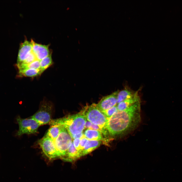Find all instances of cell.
Segmentation results:
<instances>
[{"label": "cell", "mask_w": 182, "mask_h": 182, "mask_svg": "<svg viewBox=\"0 0 182 182\" xmlns=\"http://www.w3.org/2000/svg\"><path fill=\"white\" fill-rule=\"evenodd\" d=\"M118 111L117 105L102 112L108 118H109Z\"/></svg>", "instance_id": "20"}, {"label": "cell", "mask_w": 182, "mask_h": 182, "mask_svg": "<svg viewBox=\"0 0 182 182\" xmlns=\"http://www.w3.org/2000/svg\"><path fill=\"white\" fill-rule=\"evenodd\" d=\"M88 105H86L78 113L62 118L52 120L49 123L51 125H59L63 126L71 136L83 132L85 128L87 120L85 113Z\"/></svg>", "instance_id": "2"}, {"label": "cell", "mask_w": 182, "mask_h": 182, "mask_svg": "<svg viewBox=\"0 0 182 182\" xmlns=\"http://www.w3.org/2000/svg\"><path fill=\"white\" fill-rule=\"evenodd\" d=\"M102 141L87 140L85 145L82 152V155L87 154L98 147L101 144Z\"/></svg>", "instance_id": "14"}, {"label": "cell", "mask_w": 182, "mask_h": 182, "mask_svg": "<svg viewBox=\"0 0 182 182\" xmlns=\"http://www.w3.org/2000/svg\"><path fill=\"white\" fill-rule=\"evenodd\" d=\"M85 115L87 121L101 129L107 130L106 125L109 118L98 109L97 104L93 103L88 105Z\"/></svg>", "instance_id": "3"}, {"label": "cell", "mask_w": 182, "mask_h": 182, "mask_svg": "<svg viewBox=\"0 0 182 182\" xmlns=\"http://www.w3.org/2000/svg\"><path fill=\"white\" fill-rule=\"evenodd\" d=\"M32 52V44L31 42L25 40L20 44L18 50L17 64L22 63Z\"/></svg>", "instance_id": "9"}, {"label": "cell", "mask_w": 182, "mask_h": 182, "mask_svg": "<svg viewBox=\"0 0 182 182\" xmlns=\"http://www.w3.org/2000/svg\"><path fill=\"white\" fill-rule=\"evenodd\" d=\"M85 128L98 130L105 137H109L110 135L107 130L100 128L98 126L94 124L87 121L85 126Z\"/></svg>", "instance_id": "19"}, {"label": "cell", "mask_w": 182, "mask_h": 182, "mask_svg": "<svg viewBox=\"0 0 182 182\" xmlns=\"http://www.w3.org/2000/svg\"><path fill=\"white\" fill-rule=\"evenodd\" d=\"M84 136L83 132L77 134L73 136L72 138L73 139H81Z\"/></svg>", "instance_id": "23"}, {"label": "cell", "mask_w": 182, "mask_h": 182, "mask_svg": "<svg viewBox=\"0 0 182 182\" xmlns=\"http://www.w3.org/2000/svg\"><path fill=\"white\" fill-rule=\"evenodd\" d=\"M138 92H134L126 88L119 91L117 97V104L133 97Z\"/></svg>", "instance_id": "13"}, {"label": "cell", "mask_w": 182, "mask_h": 182, "mask_svg": "<svg viewBox=\"0 0 182 182\" xmlns=\"http://www.w3.org/2000/svg\"><path fill=\"white\" fill-rule=\"evenodd\" d=\"M51 126V127L48 130L45 136L54 140L59 135L61 132L62 125H54Z\"/></svg>", "instance_id": "15"}, {"label": "cell", "mask_w": 182, "mask_h": 182, "mask_svg": "<svg viewBox=\"0 0 182 182\" xmlns=\"http://www.w3.org/2000/svg\"><path fill=\"white\" fill-rule=\"evenodd\" d=\"M32 51L37 60L40 61L49 55L50 54L49 45L42 44L36 43L33 40Z\"/></svg>", "instance_id": "10"}, {"label": "cell", "mask_w": 182, "mask_h": 182, "mask_svg": "<svg viewBox=\"0 0 182 182\" xmlns=\"http://www.w3.org/2000/svg\"><path fill=\"white\" fill-rule=\"evenodd\" d=\"M83 134L88 140L106 141L103 135L98 130L87 129L83 133Z\"/></svg>", "instance_id": "12"}, {"label": "cell", "mask_w": 182, "mask_h": 182, "mask_svg": "<svg viewBox=\"0 0 182 182\" xmlns=\"http://www.w3.org/2000/svg\"><path fill=\"white\" fill-rule=\"evenodd\" d=\"M38 143L45 155L50 159L59 157L54 141L45 136L39 140Z\"/></svg>", "instance_id": "7"}, {"label": "cell", "mask_w": 182, "mask_h": 182, "mask_svg": "<svg viewBox=\"0 0 182 182\" xmlns=\"http://www.w3.org/2000/svg\"><path fill=\"white\" fill-rule=\"evenodd\" d=\"M19 70L27 69H39L40 61L38 60L28 64H21L17 65Z\"/></svg>", "instance_id": "17"}, {"label": "cell", "mask_w": 182, "mask_h": 182, "mask_svg": "<svg viewBox=\"0 0 182 182\" xmlns=\"http://www.w3.org/2000/svg\"><path fill=\"white\" fill-rule=\"evenodd\" d=\"M53 61L51 55L46 57L40 61V70L42 73L52 64Z\"/></svg>", "instance_id": "18"}, {"label": "cell", "mask_w": 182, "mask_h": 182, "mask_svg": "<svg viewBox=\"0 0 182 182\" xmlns=\"http://www.w3.org/2000/svg\"><path fill=\"white\" fill-rule=\"evenodd\" d=\"M139 103H140V99L138 93L133 97L117 104L118 111H121L125 110Z\"/></svg>", "instance_id": "11"}, {"label": "cell", "mask_w": 182, "mask_h": 182, "mask_svg": "<svg viewBox=\"0 0 182 182\" xmlns=\"http://www.w3.org/2000/svg\"><path fill=\"white\" fill-rule=\"evenodd\" d=\"M53 107L48 102H44L39 109L31 117L34 119L40 125L49 123L51 119Z\"/></svg>", "instance_id": "5"}, {"label": "cell", "mask_w": 182, "mask_h": 182, "mask_svg": "<svg viewBox=\"0 0 182 182\" xmlns=\"http://www.w3.org/2000/svg\"><path fill=\"white\" fill-rule=\"evenodd\" d=\"M73 139L66 129L62 125L59 135L54 141L59 157L62 158L71 144Z\"/></svg>", "instance_id": "4"}, {"label": "cell", "mask_w": 182, "mask_h": 182, "mask_svg": "<svg viewBox=\"0 0 182 182\" xmlns=\"http://www.w3.org/2000/svg\"><path fill=\"white\" fill-rule=\"evenodd\" d=\"M19 73L21 76L32 77L37 76L42 73L39 69H31L19 70Z\"/></svg>", "instance_id": "16"}, {"label": "cell", "mask_w": 182, "mask_h": 182, "mask_svg": "<svg viewBox=\"0 0 182 182\" xmlns=\"http://www.w3.org/2000/svg\"><path fill=\"white\" fill-rule=\"evenodd\" d=\"M141 120L140 103L125 110L118 111L109 118L106 129L111 137L124 135L137 127Z\"/></svg>", "instance_id": "1"}, {"label": "cell", "mask_w": 182, "mask_h": 182, "mask_svg": "<svg viewBox=\"0 0 182 182\" xmlns=\"http://www.w3.org/2000/svg\"><path fill=\"white\" fill-rule=\"evenodd\" d=\"M19 126L17 134L20 136L24 134H31L37 133L40 125L34 119H22L18 117L16 119Z\"/></svg>", "instance_id": "6"}, {"label": "cell", "mask_w": 182, "mask_h": 182, "mask_svg": "<svg viewBox=\"0 0 182 182\" xmlns=\"http://www.w3.org/2000/svg\"><path fill=\"white\" fill-rule=\"evenodd\" d=\"M80 140V139H75L73 140V142L74 145L76 148L78 150L79 153V150Z\"/></svg>", "instance_id": "22"}, {"label": "cell", "mask_w": 182, "mask_h": 182, "mask_svg": "<svg viewBox=\"0 0 182 182\" xmlns=\"http://www.w3.org/2000/svg\"><path fill=\"white\" fill-rule=\"evenodd\" d=\"M119 91L103 97L97 104L98 109L101 112L107 110L117 104V97Z\"/></svg>", "instance_id": "8"}, {"label": "cell", "mask_w": 182, "mask_h": 182, "mask_svg": "<svg viewBox=\"0 0 182 182\" xmlns=\"http://www.w3.org/2000/svg\"><path fill=\"white\" fill-rule=\"evenodd\" d=\"M37 60V59L35 55L34 54L32 51V52L29 56L21 64L29 63Z\"/></svg>", "instance_id": "21"}]
</instances>
